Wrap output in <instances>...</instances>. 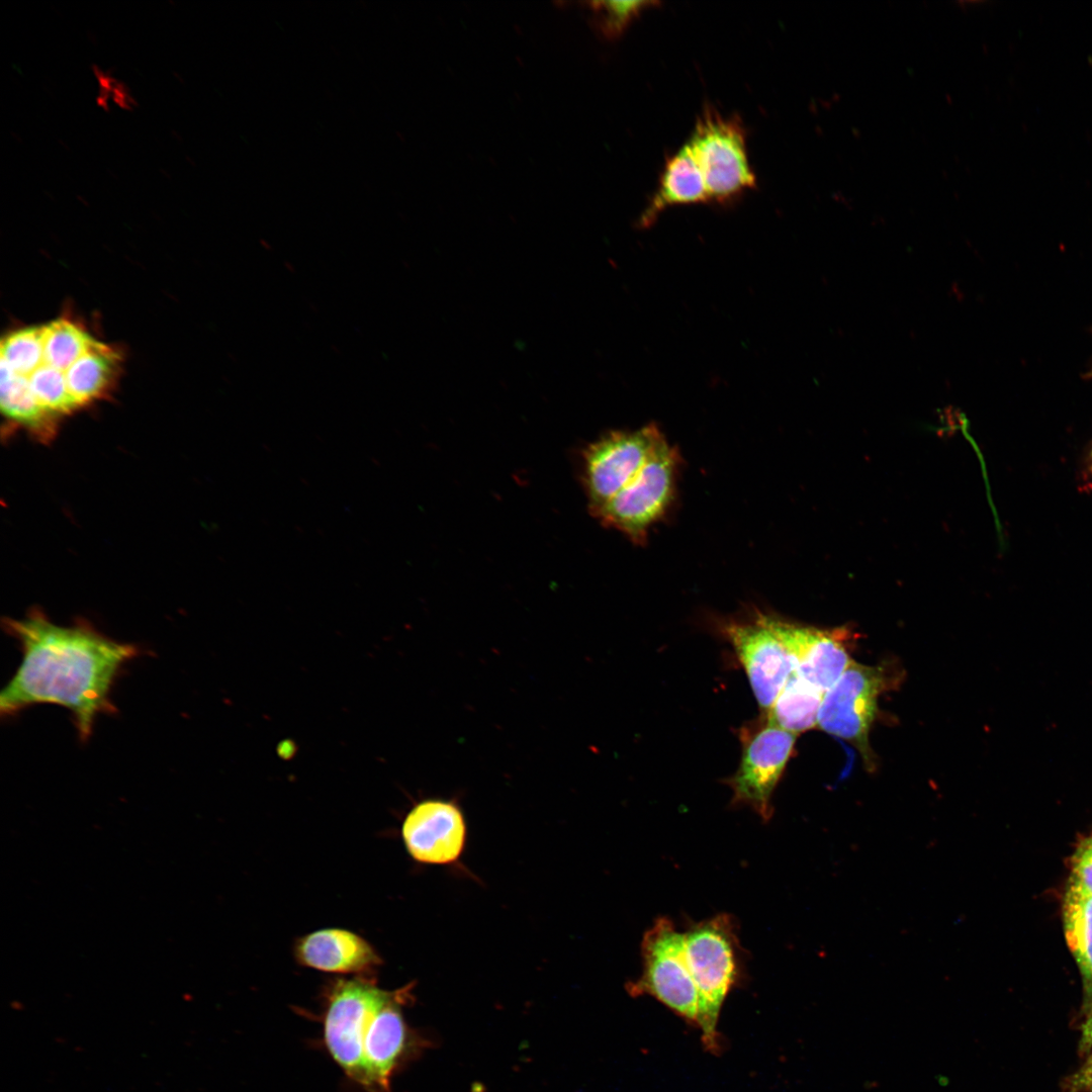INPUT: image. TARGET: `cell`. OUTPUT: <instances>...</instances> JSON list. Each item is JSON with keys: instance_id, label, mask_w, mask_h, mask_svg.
<instances>
[{"instance_id": "d4e9b609", "label": "cell", "mask_w": 1092, "mask_h": 1092, "mask_svg": "<svg viewBox=\"0 0 1092 1092\" xmlns=\"http://www.w3.org/2000/svg\"><path fill=\"white\" fill-rule=\"evenodd\" d=\"M1079 1045L1081 1052L1084 1053H1087L1092 1049V1011L1082 1025Z\"/></svg>"}, {"instance_id": "cb8c5ba5", "label": "cell", "mask_w": 1092, "mask_h": 1092, "mask_svg": "<svg viewBox=\"0 0 1092 1092\" xmlns=\"http://www.w3.org/2000/svg\"><path fill=\"white\" fill-rule=\"evenodd\" d=\"M1084 1065L1070 1077L1067 1084V1092H1084L1092 1090V1049Z\"/></svg>"}, {"instance_id": "ac0fdd59", "label": "cell", "mask_w": 1092, "mask_h": 1092, "mask_svg": "<svg viewBox=\"0 0 1092 1092\" xmlns=\"http://www.w3.org/2000/svg\"><path fill=\"white\" fill-rule=\"evenodd\" d=\"M1064 930L1075 960L1092 979V895L1070 885L1063 905Z\"/></svg>"}, {"instance_id": "4316f807", "label": "cell", "mask_w": 1092, "mask_h": 1092, "mask_svg": "<svg viewBox=\"0 0 1092 1092\" xmlns=\"http://www.w3.org/2000/svg\"><path fill=\"white\" fill-rule=\"evenodd\" d=\"M1091 331H1092V330H1091ZM1083 378H1084V379H1091V378H1092V360H1091V362H1090V364H1089V367H1088V369H1087V370H1086V372L1084 373V375H1083Z\"/></svg>"}, {"instance_id": "5b68a950", "label": "cell", "mask_w": 1092, "mask_h": 1092, "mask_svg": "<svg viewBox=\"0 0 1092 1092\" xmlns=\"http://www.w3.org/2000/svg\"><path fill=\"white\" fill-rule=\"evenodd\" d=\"M642 973L627 984L631 996L649 995L693 1025H698L699 996L690 969L685 932L659 917L641 941Z\"/></svg>"}, {"instance_id": "e0dca14e", "label": "cell", "mask_w": 1092, "mask_h": 1092, "mask_svg": "<svg viewBox=\"0 0 1092 1092\" xmlns=\"http://www.w3.org/2000/svg\"><path fill=\"white\" fill-rule=\"evenodd\" d=\"M0 405L8 421L23 427L40 439L56 433L57 420L49 416L33 398L25 380L1 367Z\"/></svg>"}, {"instance_id": "7a4b0ae2", "label": "cell", "mask_w": 1092, "mask_h": 1092, "mask_svg": "<svg viewBox=\"0 0 1092 1092\" xmlns=\"http://www.w3.org/2000/svg\"><path fill=\"white\" fill-rule=\"evenodd\" d=\"M412 988L386 991L363 977L330 987L326 1045L347 1076L369 1091L387 1092L392 1074L420 1043L402 1014Z\"/></svg>"}, {"instance_id": "3957f363", "label": "cell", "mask_w": 1092, "mask_h": 1092, "mask_svg": "<svg viewBox=\"0 0 1092 1092\" xmlns=\"http://www.w3.org/2000/svg\"><path fill=\"white\" fill-rule=\"evenodd\" d=\"M687 956L699 996L698 1025L707 1051L720 1052L718 1020L729 992L743 979V950L731 915L691 922L685 931Z\"/></svg>"}, {"instance_id": "44dd1931", "label": "cell", "mask_w": 1092, "mask_h": 1092, "mask_svg": "<svg viewBox=\"0 0 1092 1092\" xmlns=\"http://www.w3.org/2000/svg\"><path fill=\"white\" fill-rule=\"evenodd\" d=\"M42 340V326L9 333L1 341V367L17 375L30 373L41 362Z\"/></svg>"}, {"instance_id": "9a60e30c", "label": "cell", "mask_w": 1092, "mask_h": 1092, "mask_svg": "<svg viewBox=\"0 0 1092 1092\" xmlns=\"http://www.w3.org/2000/svg\"><path fill=\"white\" fill-rule=\"evenodd\" d=\"M117 352L95 339L90 348L65 372L69 392L78 407L104 396L119 372Z\"/></svg>"}, {"instance_id": "7402d4cb", "label": "cell", "mask_w": 1092, "mask_h": 1092, "mask_svg": "<svg viewBox=\"0 0 1092 1092\" xmlns=\"http://www.w3.org/2000/svg\"><path fill=\"white\" fill-rule=\"evenodd\" d=\"M653 1H593L589 8L601 33L614 38L623 33L628 25L650 6Z\"/></svg>"}, {"instance_id": "8fae6325", "label": "cell", "mask_w": 1092, "mask_h": 1092, "mask_svg": "<svg viewBox=\"0 0 1092 1092\" xmlns=\"http://www.w3.org/2000/svg\"><path fill=\"white\" fill-rule=\"evenodd\" d=\"M467 827L456 801L426 799L405 815L401 837L408 854L426 864H451L464 850Z\"/></svg>"}, {"instance_id": "603a6c76", "label": "cell", "mask_w": 1092, "mask_h": 1092, "mask_svg": "<svg viewBox=\"0 0 1092 1092\" xmlns=\"http://www.w3.org/2000/svg\"><path fill=\"white\" fill-rule=\"evenodd\" d=\"M1072 866L1071 884L1092 895V836L1077 848Z\"/></svg>"}, {"instance_id": "52a82bcc", "label": "cell", "mask_w": 1092, "mask_h": 1092, "mask_svg": "<svg viewBox=\"0 0 1092 1092\" xmlns=\"http://www.w3.org/2000/svg\"><path fill=\"white\" fill-rule=\"evenodd\" d=\"M705 179L710 201L728 202L756 185L745 129L736 116L706 107L688 141Z\"/></svg>"}, {"instance_id": "4fadbf2b", "label": "cell", "mask_w": 1092, "mask_h": 1092, "mask_svg": "<svg viewBox=\"0 0 1092 1092\" xmlns=\"http://www.w3.org/2000/svg\"><path fill=\"white\" fill-rule=\"evenodd\" d=\"M844 630H819L794 625L797 653L795 671L824 695L853 661L845 645Z\"/></svg>"}, {"instance_id": "8992f818", "label": "cell", "mask_w": 1092, "mask_h": 1092, "mask_svg": "<svg viewBox=\"0 0 1092 1092\" xmlns=\"http://www.w3.org/2000/svg\"><path fill=\"white\" fill-rule=\"evenodd\" d=\"M794 624L757 613L726 622L722 632L734 648L759 706L769 710L797 666Z\"/></svg>"}, {"instance_id": "9c48e42d", "label": "cell", "mask_w": 1092, "mask_h": 1092, "mask_svg": "<svg viewBox=\"0 0 1092 1092\" xmlns=\"http://www.w3.org/2000/svg\"><path fill=\"white\" fill-rule=\"evenodd\" d=\"M885 680L882 668L852 661L824 693L818 712L817 725L854 744L868 762L872 761L869 733Z\"/></svg>"}, {"instance_id": "83f0119b", "label": "cell", "mask_w": 1092, "mask_h": 1092, "mask_svg": "<svg viewBox=\"0 0 1092 1092\" xmlns=\"http://www.w3.org/2000/svg\"><path fill=\"white\" fill-rule=\"evenodd\" d=\"M1092 1091V1090H1091Z\"/></svg>"}, {"instance_id": "ba28073f", "label": "cell", "mask_w": 1092, "mask_h": 1092, "mask_svg": "<svg viewBox=\"0 0 1092 1092\" xmlns=\"http://www.w3.org/2000/svg\"><path fill=\"white\" fill-rule=\"evenodd\" d=\"M666 440L656 424L613 431L582 454V482L594 516L623 489Z\"/></svg>"}, {"instance_id": "277c9868", "label": "cell", "mask_w": 1092, "mask_h": 1092, "mask_svg": "<svg viewBox=\"0 0 1092 1092\" xmlns=\"http://www.w3.org/2000/svg\"><path fill=\"white\" fill-rule=\"evenodd\" d=\"M681 457L665 440L636 476L594 515L601 524L623 533L637 545L670 511L676 496Z\"/></svg>"}, {"instance_id": "6da1fadb", "label": "cell", "mask_w": 1092, "mask_h": 1092, "mask_svg": "<svg viewBox=\"0 0 1092 1092\" xmlns=\"http://www.w3.org/2000/svg\"><path fill=\"white\" fill-rule=\"evenodd\" d=\"M3 626L19 642L22 661L0 694L1 714L59 705L70 710L86 741L96 717L115 712L110 692L121 666L136 656V646L115 641L86 622L57 625L38 610L21 620L7 618Z\"/></svg>"}, {"instance_id": "2e32d148", "label": "cell", "mask_w": 1092, "mask_h": 1092, "mask_svg": "<svg viewBox=\"0 0 1092 1092\" xmlns=\"http://www.w3.org/2000/svg\"><path fill=\"white\" fill-rule=\"evenodd\" d=\"M822 698V693L811 687L794 670L767 711V720L797 735L817 725Z\"/></svg>"}, {"instance_id": "30bf717a", "label": "cell", "mask_w": 1092, "mask_h": 1092, "mask_svg": "<svg viewBox=\"0 0 1092 1092\" xmlns=\"http://www.w3.org/2000/svg\"><path fill=\"white\" fill-rule=\"evenodd\" d=\"M796 734L768 720L753 734L743 737L737 771L727 780L734 805H746L767 822L772 815L771 796L793 752Z\"/></svg>"}, {"instance_id": "5bb4252c", "label": "cell", "mask_w": 1092, "mask_h": 1092, "mask_svg": "<svg viewBox=\"0 0 1092 1092\" xmlns=\"http://www.w3.org/2000/svg\"><path fill=\"white\" fill-rule=\"evenodd\" d=\"M709 201L704 176L687 143L665 163L658 187L639 217V226L651 225L667 207Z\"/></svg>"}, {"instance_id": "7c38bea8", "label": "cell", "mask_w": 1092, "mask_h": 1092, "mask_svg": "<svg viewBox=\"0 0 1092 1092\" xmlns=\"http://www.w3.org/2000/svg\"><path fill=\"white\" fill-rule=\"evenodd\" d=\"M293 953L301 966L364 978L382 963L378 952L365 938L342 928H324L299 937L294 943Z\"/></svg>"}, {"instance_id": "d6986e66", "label": "cell", "mask_w": 1092, "mask_h": 1092, "mask_svg": "<svg viewBox=\"0 0 1092 1092\" xmlns=\"http://www.w3.org/2000/svg\"><path fill=\"white\" fill-rule=\"evenodd\" d=\"M42 327L41 361L64 374L95 341L79 324L67 318H59Z\"/></svg>"}, {"instance_id": "484cf974", "label": "cell", "mask_w": 1092, "mask_h": 1092, "mask_svg": "<svg viewBox=\"0 0 1092 1092\" xmlns=\"http://www.w3.org/2000/svg\"><path fill=\"white\" fill-rule=\"evenodd\" d=\"M1086 465L1090 471H1092V444L1089 446L1086 455Z\"/></svg>"}, {"instance_id": "ffe728a7", "label": "cell", "mask_w": 1092, "mask_h": 1092, "mask_svg": "<svg viewBox=\"0 0 1092 1092\" xmlns=\"http://www.w3.org/2000/svg\"><path fill=\"white\" fill-rule=\"evenodd\" d=\"M19 376L25 380L36 403L52 418L58 420L79 408L69 392L65 374L44 362Z\"/></svg>"}]
</instances>
